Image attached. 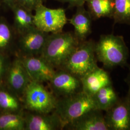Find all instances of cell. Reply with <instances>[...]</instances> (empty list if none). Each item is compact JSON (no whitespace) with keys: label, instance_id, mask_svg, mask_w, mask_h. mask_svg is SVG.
<instances>
[{"label":"cell","instance_id":"cell-1","mask_svg":"<svg viewBox=\"0 0 130 130\" xmlns=\"http://www.w3.org/2000/svg\"><path fill=\"white\" fill-rule=\"evenodd\" d=\"M95 52L98 60L109 69L124 66L129 56V50L123 37L113 34L100 36L95 42Z\"/></svg>","mask_w":130,"mask_h":130},{"label":"cell","instance_id":"cell-2","mask_svg":"<svg viewBox=\"0 0 130 130\" xmlns=\"http://www.w3.org/2000/svg\"><path fill=\"white\" fill-rule=\"evenodd\" d=\"M79 42L74 33H50L40 56L58 70Z\"/></svg>","mask_w":130,"mask_h":130},{"label":"cell","instance_id":"cell-3","mask_svg":"<svg viewBox=\"0 0 130 130\" xmlns=\"http://www.w3.org/2000/svg\"><path fill=\"white\" fill-rule=\"evenodd\" d=\"M95 44V42L92 40L80 42L59 69L67 71L79 79L83 78L98 67Z\"/></svg>","mask_w":130,"mask_h":130},{"label":"cell","instance_id":"cell-4","mask_svg":"<svg viewBox=\"0 0 130 130\" xmlns=\"http://www.w3.org/2000/svg\"><path fill=\"white\" fill-rule=\"evenodd\" d=\"M93 109L97 108L93 98L83 91L70 96L57 98L54 111L60 118L65 129L70 123Z\"/></svg>","mask_w":130,"mask_h":130},{"label":"cell","instance_id":"cell-5","mask_svg":"<svg viewBox=\"0 0 130 130\" xmlns=\"http://www.w3.org/2000/svg\"><path fill=\"white\" fill-rule=\"evenodd\" d=\"M24 109L28 111L49 113L56 109L57 98L42 83L31 81L21 98Z\"/></svg>","mask_w":130,"mask_h":130},{"label":"cell","instance_id":"cell-6","mask_svg":"<svg viewBox=\"0 0 130 130\" xmlns=\"http://www.w3.org/2000/svg\"><path fill=\"white\" fill-rule=\"evenodd\" d=\"M34 11V24L39 29L49 34L63 31L68 20L65 9H51L42 4Z\"/></svg>","mask_w":130,"mask_h":130},{"label":"cell","instance_id":"cell-7","mask_svg":"<svg viewBox=\"0 0 130 130\" xmlns=\"http://www.w3.org/2000/svg\"><path fill=\"white\" fill-rule=\"evenodd\" d=\"M31 81L20 57L18 56L10 63L5 77L4 86L21 99Z\"/></svg>","mask_w":130,"mask_h":130},{"label":"cell","instance_id":"cell-8","mask_svg":"<svg viewBox=\"0 0 130 130\" xmlns=\"http://www.w3.org/2000/svg\"><path fill=\"white\" fill-rule=\"evenodd\" d=\"M48 83L51 91L57 98L70 96L83 91L81 79L65 70H56Z\"/></svg>","mask_w":130,"mask_h":130},{"label":"cell","instance_id":"cell-9","mask_svg":"<svg viewBox=\"0 0 130 130\" xmlns=\"http://www.w3.org/2000/svg\"><path fill=\"white\" fill-rule=\"evenodd\" d=\"M49 35L35 27L19 35V56H41Z\"/></svg>","mask_w":130,"mask_h":130},{"label":"cell","instance_id":"cell-10","mask_svg":"<svg viewBox=\"0 0 130 130\" xmlns=\"http://www.w3.org/2000/svg\"><path fill=\"white\" fill-rule=\"evenodd\" d=\"M105 119L109 130H130V108L127 96L119 98L105 111Z\"/></svg>","mask_w":130,"mask_h":130},{"label":"cell","instance_id":"cell-11","mask_svg":"<svg viewBox=\"0 0 130 130\" xmlns=\"http://www.w3.org/2000/svg\"><path fill=\"white\" fill-rule=\"evenodd\" d=\"M19 57L32 81L48 83L56 73V69L41 56Z\"/></svg>","mask_w":130,"mask_h":130},{"label":"cell","instance_id":"cell-12","mask_svg":"<svg viewBox=\"0 0 130 130\" xmlns=\"http://www.w3.org/2000/svg\"><path fill=\"white\" fill-rule=\"evenodd\" d=\"M25 130H57L64 129V125L55 112L39 113H24Z\"/></svg>","mask_w":130,"mask_h":130},{"label":"cell","instance_id":"cell-13","mask_svg":"<svg viewBox=\"0 0 130 130\" xmlns=\"http://www.w3.org/2000/svg\"><path fill=\"white\" fill-rule=\"evenodd\" d=\"M72 130H109L102 111L93 109L65 127Z\"/></svg>","mask_w":130,"mask_h":130},{"label":"cell","instance_id":"cell-14","mask_svg":"<svg viewBox=\"0 0 130 130\" xmlns=\"http://www.w3.org/2000/svg\"><path fill=\"white\" fill-rule=\"evenodd\" d=\"M81 80L83 91L91 96L100 89L112 84L109 74L98 67L84 76Z\"/></svg>","mask_w":130,"mask_h":130},{"label":"cell","instance_id":"cell-15","mask_svg":"<svg viewBox=\"0 0 130 130\" xmlns=\"http://www.w3.org/2000/svg\"><path fill=\"white\" fill-rule=\"evenodd\" d=\"M74 28L75 36L80 42L86 40L92 32V17L84 5L77 7L75 14L68 20Z\"/></svg>","mask_w":130,"mask_h":130},{"label":"cell","instance_id":"cell-16","mask_svg":"<svg viewBox=\"0 0 130 130\" xmlns=\"http://www.w3.org/2000/svg\"><path fill=\"white\" fill-rule=\"evenodd\" d=\"M11 9L14 14V28L19 35L35 28L31 11L15 3Z\"/></svg>","mask_w":130,"mask_h":130},{"label":"cell","instance_id":"cell-17","mask_svg":"<svg viewBox=\"0 0 130 130\" xmlns=\"http://www.w3.org/2000/svg\"><path fill=\"white\" fill-rule=\"evenodd\" d=\"M23 102L20 98L10 91L5 86L0 87V113H24Z\"/></svg>","mask_w":130,"mask_h":130},{"label":"cell","instance_id":"cell-18","mask_svg":"<svg viewBox=\"0 0 130 130\" xmlns=\"http://www.w3.org/2000/svg\"><path fill=\"white\" fill-rule=\"evenodd\" d=\"M92 97L96 108L102 111L111 107L120 98L112 84L100 89Z\"/></svg>","mask_w":130,"mask_h":130},{"label":"cell","instance_id":"cell-19","mask_svg":"<svg viewBox=\"0 0 130 130\" xmlns=\"http://www.w3.org/2000/svg\"><path fill=\"white\" fill-rule=\"evenodd\" d=\"M86 3L92 19L112 18L113 0H87Z\"/></svg>","mask_w":130,"mask_h":130},{"label":"cell","instance_id":"cell-20","mask_svg":"<svg viewBox=\"0 0 130 130\" xmlns=\"http://www.w3.org/2000/svg\"><path fill=\"white\" fill-rule=\"evenodd\" d=\"M24 113H0V130H25Z\"/></svg>","mask_w":130,"mask_h":130},{"label":"cell","instance_id":"cell-21","mask_svg":"<svg viewBox=\"0 0 130 130\" xmlns=\"http://www.w3.org/2000/svg\"><path fill=\"white\" fill-rule=\"evenodd\" d=\"M14 34L12 28L4 20H0V54L8 56L14 45Z\"/></svg>","mask_w":130,"mask_h":130},{"label":"cell","instance_id":"cell-22","mask_svg":"<svg viewBox=\"0 0 130 130\" xmlns=\"http://www.w3.org/2000/svg\"><path fill=\"white\" fill-rule=\"evenodd\" d=\"M115 23L130 25V0H113Z\"/></svg>","mask_w":130,"mask_h":130},{"label":"cell","instance_id":"cell-23","mask_svg":"<svg viewBox=\"0 0 130 130\" xmlns=\"http://www.w3.org/2000/svg\"><path fill=\"white\" fill-rule=\"evenodd\" d=\"M10 62L8 56L0 54V87L4 86L5 77Z\"/></svg>","mask_w":130,"mask_h":130},{"label":"cell","instance_id":"cell-24","mask_svg":"<svg viewBox=\"0 0 130 130\" xmlns=\"http://www.w3.org/2000/svg\"><path fill=\"white\" fill-rule=\"evenodd\" d=\"M43 0H17L16 3L30 11H34L39 5L43 4Z\"/></svg>","mask_w":130,"mask_h":130},{"label":"cell","instance_id":"cell-25","mask_svg":"<svg viewBox=\"0 0 130 130\" xmlns=\"http://www.w3.org/2000/svg\"><path fill=\"white\" fill-rule=\"evenodd\" d=\"M62 2L67 3L70 7H79L84 5L87 0H59Z\"/></svg>","mask_w":130,"mask_h":130},{"label":"cell","instance_id":"cell-26","mask_svg":"<svg viewBox=\"0 0 130 130\" xmlns=\"http://www.w3.org/2000/svg\"><path fill=\"white\" fill-rule=\"evenodd\" d=\"M3 2L11 8L12 6L16 3L17 0H3Z\"/></svg>","mask_w":130,"mask_h":130},{"label":"cell","instance_id":"cell-27","mask_svg":"<svg viewBox=\"0 0 130 130\" xmlns=\"http://www.w3.org/2000/svg\"><path fill=\"white\" fill-rule=\"evenodd\" d=\"M126 83H127V84L129 86V90H130V68L129 70V72L128 73V75L126 79Z\"/></svg>","mask_w":130,"mask_h":130},{"label":"cell","instance_id":"cell-28","mask_svg":"<svg viewBox=\"0 0 130 130\" xmlns=\"http://www.w3.org/2000/svg\"><path fill=\"white\" fill-rule=\"evenodd\" d=\"M126 96H127V97L128 98V101H129V106H130V90H129L128 92V93H127V95Z\"/></svg>","mask_w":130,"mask_h":130},{"label":"cell","instance_id":"cell-29","mask_svg":"<svg viewBox=\"0 0 130 130\" xmlns=\"http://www.w3.org/2000/svg\"></svg>","mask_w":130,"mask_h":130}]
</instances>
